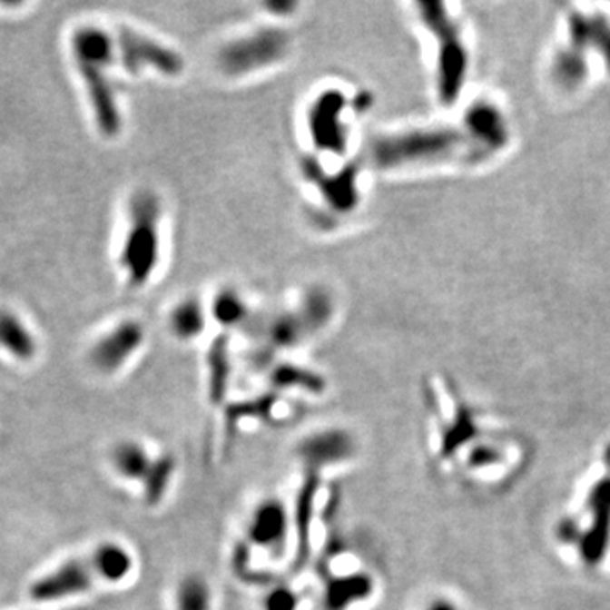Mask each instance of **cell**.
<instances>
[{
	"instance_id": "obj_1",
	"label": "cell",
	"mask_w": 610,
	"mask_h": 610,
	"mask_svg": "<svg viewBox=\"0 0 610 610\" xmlns=\"http://www.w3.org/2000/svg\"><path fill=\"white\" fill-rule=\"evenodd\" d=\"M506 124L494 107L478 105L463 126L408 127L381 134L371 144V162L381 170H404L455 160H482L506 143Z\"/></svg>"
},
{
	"instance_id": "obj_2",
	"label": "cell",
	"mask_w": 610,
	"mask_h": 610,
	"mask_svg": "<svg viewBox=\"0 0 610 610\" xmlns=\"http://www.w3.org/2000/svg\"><path fill=\"white\" fill-rule=\"evenodd\" d=\"M134 568L133 555L117 543H103L89 558L74 559L36 580L29 594L38 602L74 597L92 588L97 580L117 584Z\"/></svg>"
},
{
	"instance_id": "obj_3",
	"label": "cell",
	"mask_w": 610,
	"mask_h": 610,
	"mask_svg": "<svg viewBox=\"0 0 610 610\" xmlns=\"http://www.w3.org/2000/svg\"><path fill=\"white\" fill-rule=\"evenodd\" d=\"M162 205L152 192L141 191L129 202V229L121 250V267L133 287L144 285L160 260Z\"/></svg>"
},
{
	"instance_id": "obj_4",
	"label": "cell",
	"mask_w": 610,
	"mask_h": 610,
	"mask_svg": "<svg viewBox=\"0 0 610 610\" xmlns=\"http://www.w3.org/2000/svg\"><path fill=\"white\" fill-rule=\"evenodd\" d=\"M419 19L431 34L436 48V89L441 101H455L463 89L468 53L455 17L443 4H419Z\"/></svg>"
},
{
	"instance_id": "obj_5",
	"label": "cell",
	"mask_w": 610,
	"mask_h": 610,
	"mask_svg": "<svg viewBox=\"0 0 610 610\" xmlns=\"http://www.w3.org/2000/svg\"><path fill=\"white\" fill-rule=\"evenodd\" d=\"M290 50V36L277 27H260L222 46L217 64L226 76L253 75L280 64Z\"/></svg>"
},
{
	"instance_id": "obj_6",
	"label": "cell",
	"mask_w": 610,
	"mask_h": 610,
	"mask_svg": "<svg viewBox=\"0 0 610 610\" xmlns=\"http://www.w3.org/2000/svg\"><path fill=\"white\" fill-rule=\"evenodd\" d=\"M293 453L307 473L320 475L351 463L359 453V443L351 429L328 426L307 432L297 441Z\"/></svg>"
},
{
	"instance_id": "obj_7",
	"label": "cell",
	"mask_w": 610,
	"mask_h": 610,
	"mask_svg": "<svg viewBox=\"0 0 610 610\" xmlns=\"http://www.w3.org/2000/svg\"><path fill=\"white\" fill-rule=\"evenodd\" d=\"M115 48L101 51L89 56L75 58L76 66L82 76L85 78V85L89 92L90 103L93 107L95 123L101 129L102 134L113 138L119 134L123 119L119 113V105L115 99L114 85L109 76V70L114 64Z\"/></svg>"
},
{
	"instance_id": "obj_8",
	"label": "cell",
	"mask_w": 610,
	"mask_h": 610,
	"mask_svg": "<svg viewBox=\"0 0 610 610\" xmlns=\"http://www.w3.org/2000/svg\"><path fill=\"white\" fill-rule=\"evenodd\" d=\"M114 41L121 64L133 75L144 68H152L168 76L178 75L183 70V62L178 53L129 27H121Z\"/></svg>"
},
{
	"instance_id": "obj_9",
	"label": "cell",
	"mask_w": 610,
	"mask_h": 610,
	"mask_svg": "<svg viewBox=\"0 0 610 610\" xmlns=\"http://www.w3.org/2000/svg\"><path fill=\"white\" fill-rule=\"evenodd\" d=\"M290 531L292 514L279 497L261 498L246 521V539L273 556L285 551Z\"/></svg>"
},
{
	"instance_id": "obj_10",
	"label": "cell",
	"mask_w": 610,
	"mask_h": 610,
	"mask_svg": "<svg viewBox=\"0 0 610 610\" xmlns=\"http://www.w3.org/2000/svg\"><path fill=\"white\" fill-rule=\"evenodd\" d=\"M346 101L338 90L324 92L307 114L309 133L322 152H343L346 146Z\"/></svg>"
},
{
	"instance_id": "obj_11",
	"label": "cell",
	"mask_w": 610,
	"mask_h": 610,
	"mask_svg": "<svg viewBox=\"0 0 610 610\" xmlns=\"http://www.w3.org/2000/svg\"><path fill=\"white\" fill-rule=\"evenodd\" d=\"M144 341V330L136 320H124L102 336L90 349V361L102 373H115L123 369Z\"/></svg>"
},
{
	"instance_id": "obj_12",
	"label": "cell",
	"mask_w": 610,
	"mask_h": 610,
	"mask_svg": "<svg viewBox=\"0 0 610 610\" xmlns=\"http://www.w3.org/2000/svg\"><path fill=\"white\" fill-rule=\"evenodd\" d=\"M377 590V582L365 570L339 573L330 576L324 584L322 607L324 610H353L369 602Z\"/></svg>"
},
{
	"instance_id": "obj_13",
	"label": "cell",
	"mask_w": 610,
	"mask_h": 610,
	"mask_svg": "<svg viewBox=\"0 0 610 610\" xmlns=\"http://www.w3.org/2000/svg\"><path fill=\"white\" fill-rule=\"evenodd\" d=\"M111 461L119 477L129 482L143 483L152 470L154 458L140 441L124 439L114 446L111 453Z\"/></svg>"
},
{
	"instance_id": "obj_14",
	"label": "cell",
	"mask_w": 610,
	"mask_h": 610,
	"mask_svg": "<svg viewBox=\"0 0 610 610\" xmlns=\"http://www.w3.org/2000/svg\"><path fill=\"white\" fill-rule=\"evenodd\" d=\"M173 610H214V590L202 573H185L178 578Z\"/></svg>"
},
{
	"instance_id": "obj_15",
	"label": "cell",
	"mask_w": 610,
	"mask_h": 610,
	"mask_svg": "<svg viewBox=\"0 0 610 610\" xmlns=\"http://www.w3.org/2000/svg\"><path fill=\"white\" fill-rule=\"evenodd\" d=\"M0 346L23 361L34 358L38 349L33 334L7 310H0Z\"/></svg>"
},
{
	"instance_id": "obj_16",
	"label": "cell",
	"mask_w": 610,
	"mask_h": 610,
	"mask_svg": "<svg viewBox=\"0 0 610 610\" xmlns=\"http://www.w3.org/2000/svg\"><path fill=\"white\" fill-rule=\"evenodd\" d=\"M205 328V312L197 300H183L170 314V330L180 341L199 338Z\"/></svg>"
},
{
	"instance_id": "obj_17",
	"label": "cell",
	"mask_w": 610,
	"mask_h": 610,
	"mask_svg": "<svg viewBox=\"0 0 610 610\" xmlns=\"http://www.w3.org/2000/svg\"><path fill=\"white\" fill-rule=\"evenodd\" d=\"M175 473H177V459L172 457L170 453L154 458L152 470L143 482L144 500L150 506H156V504L162 502V498L165 497L170 485H172Z\"/></svg>"
},
{
	"instance_id": "obj_18",
	"label": "cell",
	"mask_w": 610,
	"mask_h": 610,
	"mask_svg": "<svg viewBox=\"0 0 610 610\" xmlns=\"http://www.w3.org/2000/svg\"><path fill=\"white\" fill-rule=\"evenodd\" d=\"M318 487L319 475L307 473V480L302 485L300 496L297 498L295 531H297V537L300 541V556H299L300 559L305 558V546H307L309 531H310V519H312V502H314V497L318 494Z\"/></svg>"
},
{
	"instance_id": "obj_19",
	"label": "cell",
	"mask_w": 610,
	"mask_h": 610,
	"mask_svg": "<svg viewBox=\"0 0 610 610\" xmlns=\"http://www.w3.org/2000/svg\"><path fill=\"white\" fill-rule=\"evenodd\" d=\"M271 383L279 389H302L310 392H322L324 380L318 377L314 371H307L304 369H297L292 365H281L280 369L271 373Z\"/></svg>"
},
{
	"instance_id": "obj_20",
	"label": "cell",
	"mask_w": 610,
	"mask_h": 610,
	"mask_svg": "<svg viewBox=\"0 0 610 610\" xmlns=\"http://www.w3.org/2000/svg\"><path fill=\"white\" fill-rule=\"evenodd\" d=\"M212 316L219 324L232 328L246 316V305L234 292L221 293L212 304Z\"/></svg>"
},
{
	"instance_id": "obj_21",
	"label": "cell",
	"mask_w": 610,
	"mask_h": 610,
	"mask_svg": "<svg viewBox=\"0 0 610 610\" xmlns=\"http://www.w3.org/2000/svg\"><path fill=\"white\" fill-rule=\"evenodd\" d=\"M300 595L289 585H275L261 598V610H299Z\"/></svg>"
},
{
	"instance_id": "obj_22",
	"label": "cell",
	"mask_w": 610,
	"mask_h": 610,
	"mask_svg": "<svg viewBox=\"0 0 610 610\" xmlns=\"http://www.w3.org/2000/svg\"><path fill=\"white\" fill-rule=\"evenodd\" d=\"M426 610H457L449 602H446V600H436V602H432L431 605L428 607Z\"/></svg>"
}]
</instances>
